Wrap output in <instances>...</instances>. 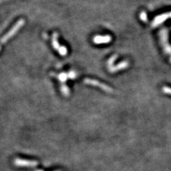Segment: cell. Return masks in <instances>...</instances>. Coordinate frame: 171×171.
<instances>
[{
  "instance_id": "obj_3",
  "label": "cell",
  "mask_w": 171,
  "mask_h": 171,
  "mask_svg": "<svg viewBox=\"0 0 171 171\" xmlns=\"http://www.w3.org/2000/svg\"><path fill=\"white\" fill-rule=\"evenodd\" d=\"M14 164L19 167H29L33 168L36 167L39 163L36 161H28L26 159H20V158H17L14 161Z\"/></svg>"
},
{
  "instance_id": "obj_10",
  "label": "cell",
  "mask_w": 171,
  "mask_h": 171,
  "mask_svg": "<svg viewBox=\"0 0 171 171\" xmlns=\"http://www.w3.org/2000/svg\"><path fill=\"white\" fill-rule=\"evenodd\" d=\"M116 58H117L116 55L111 57V58L108 60V68L111 67L112 64H113V63L114 62V61H115V60L116 59Z\"/></svg>"
},
{
  "instance_id": "obj_9",
  "label": "cell",
  "mask_w": 171,
  "mask_h": 171,
  "mask_svg": "<svg viewBox=\"0 0 171 171\" xmlns=\"http://www.w3.org/2000/svg\"><path fill=\"white\" fill-rule=\"evenodd\" d=\"M58 51L61 56H66V55L67 54V49H66V47H65L64 46H61V47L60 48V49L58 50Z\"/></svg>"
},
{
  "instance_id": "obj_12",
  "label": "cell",
  "mask_w": 171,
  "mask_h": 171,
  "mask_svg": "<svg viewBox=\"0 0 171 171\" xmlns=\"http://www.w3.org/2000/svg\"><path fill=\"white\" fill-rule=\"evenodd\" d=\"M140 19H141L142 20H143V21H145V19H146V15H145V14L144 13V12H142V13L140 14Z\"/></svg>"
},
{
  "instance_id": "obj_8",
  "label": "cell",
  "mask_w": 171,
  "mask_h": 171,
  "mask_svg": "<svg viewBox=\"0 0 171 171\" xmlns=\"http://www.w3.org/2000/svg\"><path fill=\"white\" fill-rule=\"evenodd\" d=\"M61 92L65 96H69L70 94V91H69V88L66 86V85H62L61 87Z\"/></svg>"
},
{
  "instance_id": "obj_4",
  "label": "cell",
  "mask_w": 171,
  "mask_h": 171,
  "mask_svg": "<svg viewBox=\"0 0 171 171\" xmlns=\"http://www.w3.org/2000/svg\"><path fill=\"white\" fill-rule=\"evenodd\" d=\"M112 38L109 35L106 36H95L93 37V41L95 44H106L111 42Z\"/></svg>"
},
{
  "instance_id": "obj_7",
  "label": "cell",
  "mask_w": 171,
  "mask_h": 171,
  "mask_svg": "<svg viewBox=\"0 0 171 171\" xmlns=\"http://www.w3.org/2000/svg\"><path fill=\"white\" fill-rule=\"evenodd\" d=\"M51 75H52V76H54L58 78V80H59L61 83L66 81V79L69 78L68 74H65V73H61V74H58V75H55V74H51Z\"/></svg>"
},
{
  "instance_id": "obj_1",
  "label": "cell",
  "mask_w": 171,
  "mask_h": 171,
  "mask_svg": "<svg viewBox=\"0 0 171 171\" xmlns=\"http://www.w3.org/2000/svg\"><path fill=\"white\" fill-rule=\"evenodd\" d=\"M24 22H25V21L24 19H22L19 20V21L15 24V25H14L13 27H12V28H11V30H9L7 34H6L5 35L1 38V44L6 43L8 40H9V39H10L11 37H12V36H13L14 34H15L16 33H17L19 30V28H21L22 26H24Z\"/></svg>"
},
{
  "instance_id": "obj_11",
  "label": "cell",
  "mask_w": 171,
  "mask_h": 171,
  "mask_svg": "<svg viewBox=\"0 0 171 171\" xmlns=\"http://www.w3.org/2000/svg\"><path fill=\"white\" fill-rule=\"evenodd\" d=\"M68 76H69V78L71 79H74L76 78L77 76V74L76 72H75V71H71L68 74Z\"/></svg>"
},
{
  "instance_id": "obj_6",
  "label": "cell",
  "mask_w": 171,
  "mask_h": 171,
  "mask_svg": "<svg viewBox=\"0 0 171 171\" xmlns=\"http://www.w3.org/2000/svg\"><path fill=\"white\" fill-rule=\"evenodd\" d=\"M58 33L54 32L52 36V45H53L54 48L56 50H59L60 48L61 47V46L58 44Z\"/></svg>"
},
{
  "instance_id": "obj_5",
  "label": "cell",
  "mask_w": 171,
  "mask_h": 171,
  "mask_svg": "<svg viewBox=\"0 0 171 171\" xmlns=\"http://www.w3.org/2000/svg\"><path fill=\"white\" fill-rule=\"evenodd\" d=\"M128 66H129V64H128V61H123V62H121V64H118L117 66H111V67L108 68V69L111 72L113 73V72H116V71H118L120 70H122V69H126Z\"/></svg>"
},
{
  "instance_id": "obj_2",
  "label": "cell",
  "mask_w": 171,
  "mask_h": 171,
  "mask_svg": "<svg viewBox=\"0 0 171 171\" xmlns=\"http://www.w3.org/2000/svg\"><path fill=\"white\" fill-rule=\"evenodd\" d=\"M84 83H87V84H89L91 86H97L99 88H101V89L104 90L105 91L108 93H112L113 92V89H112L111 87H109L108 86L104 84V83H101V82L98 81L94 80V79H84Z\"/></svg>"
},
{
  "instance_id": "obj_13",
  "label": "cell",
  "mask_w": 171,
  "mask_h": 171,
  "mask_svg": "<svg viewBox=\"0 0 171 171\" xmlns=\"http://www.w3.org/2000/svg\"><path fill=\"white\" fill-rule=\"evenodd\" d=\"M36 171H43V170H36Z\"/></svg>"
}]
</instances>
